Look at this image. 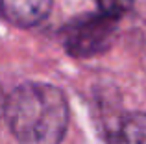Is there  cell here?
Segmentation results:
<instances>
[{"mask_svg":"<svg viewBox=\"0 0 146 144\" xmlns=\"http://www.w3.org/2000/svg\"><path fill=\"white\" fill-rule=\"evenodd\" d=\"M6 120L21 144H59L68 126L67 98L48 83H22L7 96Z\"/></svg>","mask_w":146,"mask_h":144,"instance_id":"cell-1","label":"cell"},{"mask_svg":"<svg viewBox=\"0 0 146 144\" xmlns=\"http://www.w3.org/2000/svg\"><path fill=\"white\" fill-rule=\"evenodd\" d=\"M117 22L109 15H82L61 32L63 46L74 57H93L109 50L117 35Z\"/></svg>","mask_w":146,"mask_h":144,"instance_id":"cell-2","label":"cell"},{"mask_svg":"<svg viewBox=\"0 0 146 144\" xmlns=\"http://www.w3.org/2000/svg\"><path fill=\"white\" fill-rule=\"evenodd\" d=\"M52 0H0V15L15 26L30 28L48 17Z\"/></svg>","mask_w":146,"mask_h":144,"instance_id":"cell-3","label":"cell"},{"mask_svg":"<svg viewBox=\"0 0 146 144\" xmlns=\"http://www.w3.org/2000/svg\"><path fill=\"white\" fill-rule=\"evenodd\" d=\"M107 144H146V113H131L107 133Z\"/></svg>","mask_w":146,"mask_h":144,"instance_id":"cell-4","label":"cell"},{"mask_svg":"<svg viewBox=\"0 0 146 144\" xmlns=\"http://www.w3.org/2000/svg\"><path fill=\"white\" fill-rule=\"evenodd\" d=\"M96 2L100 7V13L109 15L113 18H120L133 6V0H96Z\"/></svg>","mask_w":146,"mask_h":144,"instance_id":"cell-5","label":"cell"},{"mask_svg":"<svg viewBox=\"0 0 146 144\" xmlns=\"http://www.w3.org/2000/svg\"><path fill=\"white\" fill-rule=\"evenodd\" d=\"M6 102H7V98L4 96V92H2V87H0V120L6 116Z\"/></svg>","mask_w":146,"mask_h":144,"instance_id":"cell-6","label":"cell"}]
</instances>
